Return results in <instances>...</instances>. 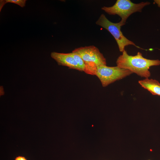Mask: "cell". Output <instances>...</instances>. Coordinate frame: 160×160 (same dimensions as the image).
I'll return each instance as SVG.
<instances>
[{
  "instance_id": "12",
  "label": "cell",
  "mask_w": 160,
  "mask_h": 160,
  "mask_svg": "<svg viewBox=\"0 0 160 160\" xmlns=\"http://www.w3.org/2000/svg\"><path fill=\"white\" fill-rule=\"evenodd\" d=\"M154 1L157 4L158 7H160V0H154Z\"/></svg>"
},
{
  "instance_id": "10",
  "label": "cell",
  "mask_w": 160,
  "mask_h": 160,
  "mask_svg": "<svg viewBox=\"0 0 160 160\" xmlns=\"http://www.w3.org/2000/svg\"><path fill=\"white\" fill-rule=\"evenodd\" d=\"M72 56L77 64L81 71H84L85 63L81 57L77 53L72 51L71 53Z\"/></svg>"
},
{
  "instance_id": "9",
  "label": "cell",
  "mask_w": 160,
  "mask_h": 160,
  "mask_svg": "<svg viewBox=\"0 0 160 160\" xmlns=\"http://www.w3.org/2000/svg\"><path fill=\"white\" fill-rule=\"evenodd\" d=\"M26 0H1L0 1V11L1 12L3 6L7 3L16 4L20 7H23L25 6Z\"/></svg>"
},
{
  "instance_id": "8",
  "label": "cell",
  "mask_w": 160,
  "mask_h": 160,
  "mask_svg": "<svg viewBox=\"0 0 160 160\" xmlns=\"http://www.w3.org/2000/svg\"><path fill=\"white\" fill-rule=\"evenodd\" d=\"M84 71L86 73L92 75H95L97 68V65L93 63H85Z\"/></svg>"
},
{
  "instance_id": "11",
  "label": "cell",
  "mask_w": 160,
  "mask_h": 160,
  "mask_svg": "<svg viewBox=\"0 0 160 160\" xmlns=\"http://www.w3.org/2000/svg\"><path fill=\"white\" fill-rule=\"evenodd\" d=\"M15 160H27L26 158L23 156H18L15 159Z\"/></svg>"
},
{
  "instance_id": "7",
  "label": "cell",
  "mask_w": 160,
  "mask_h": 160,
  "mask_svg": "<svg viewBox=\"0 0 160 160\" xmlns=\"http://www.w3.org/2000/svg\"><path fill=\"white\" fill-rule=\"evenodd\" d=\"M138 83L152 95L160 96V83L158 81L147 78L139 81Z\"/></svg>"
},
{
  "instance_id": "13",
  "label": "cell",
  "mask_w": 160,
  "mask_h": 160,
  "mask_svg": "<svg viewBox=\"0 0 160 160\" xmlns=\"http://www.w3.org/2000/svg\"></svg>"
},
{
  "instance_id": "6",
  "label": "cell",
  "mask_w": 160,
  "mask_h": 160,
  "mask_svg": "<svg viewBox=\"0 0 160 160\" xmlns=\"http://www.w3.org/2000/svg\"><path fill=\"white\" fill-rule=\"evenodd\" d=\"M51 56L58 65L66 66L70 69L81 71L71 53H64L53 52L51 53Z\"/></svg>"
},
{
  "instance_id": "1",
  "label": "cell",
  "mask_w": 160,
  "mask_h": 160,
  "mask_svg": "<svg viewBox=\"0 0 160 160\" xmlns=\"http://www.w3.org/2000/svg\"><path fill=\"white\" fill-rule=\"evenodd\" d=\"M122 52L116 60L117 66L129 70L141 77L148 78L151 76L150 67L160 65V60L145 58L140 52L134 56L129 55L125 50Z\"/></svg>"
},
{
  "instance_id": "4",
  "label": "cell",
  "mask_w": 160,
  "mask_h": 160,
  "mask_svg": "<svg viewBox=\"0 0 160 160\" xmlns=\"http://www.w3.org/2000/svg\"><path fill=\"white\" fill-rule=\"evenodd\" d=\"M132 73L129 70L117 66L109 67L105 65L97 67L95 76L100 80L102 86L105 87Z\"/></svg>"
},
{
  "instance_id": "5",
  "label": "cell",
  "mask_w": 160,
  "mask_h": 160,
  "mask_svg": "<svg viewBox=\"0 0 160 160\" xmlns=\"http://www.w3.org/2000/svg\"><path fill=\"white\" fill-rule=\"evenodd\" d=\"M72 51L79 55L85 63H95L97 66L106 65V59L99 49L94 46L80 47Z\"/></svg>"
},
{
  "instance_id": "2",
  "label": "cell",
  "mask_w": 160,
  "mask_h": 160,
  "mask_svg": "<svg viewBox=\"0 0 160 160\" xmlns=\"http://www.w3.org/2000/svg\"><path fill=\"white\" fill-rule=\"evenodd\" d=\"M150 4L148 1L136 4L130 0H117L112 6H103L101 9L109 15H117L119 16L121 18L120 22L123 25L131 14L137 12H141L144 7Z\"/></svg>"
},
{
  "instance_id": "3",
  "label": "cell",
  "mask_w": 160,
  "mask_h": 160,
  "mask_svg": "<svg viewBox=\"0 0 160 160\" xmlns=\"http://www.w3.org/2000/svg\"><path fill=\"white\" fill-rule=\"evenodd\" d=\"M96 24L105 29L109 31L115 39L120 52H122L125 47L133 45L142 49L132 41L127 38L121 31V26L123 25L121 22L114 23L110 21L103 14H101L96 22Z\"/></svg>"
}]
</instances>
